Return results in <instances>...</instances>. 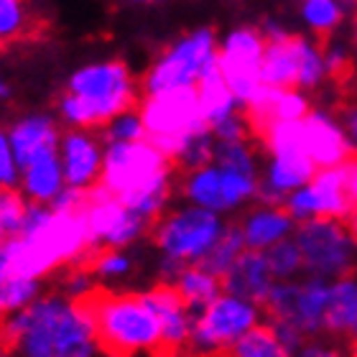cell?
Here are the masks:
<instances>
[{
    "label": "cell",
    "instance_id": "34",
    "mask_svg": "<svg viewBox=\"0 0 357 357\" xmlns=\"http://www.w3.org/2000/svg\"><path fill=\"white\" fill-rule=\"evenodd\" d=\"M266 253V261L275 281H294L304 275V261H301V250H298L296 240L286 238L281 243L271 245Z\"/></svg>",
    "mask_w": 357,
    "mask_h": 357
},
{
    "label": "cell",
    "instance_id": "10",
    "mask_svg": "<svg viewBox=\"0 0 357 357\" xmlns=\"http://www.w3.org/2000/svg\"><path fill=\"white\" fill-rule=\"evenodd\" d=\"M258 181L261 176H255V174L225 169L212 161L199 169L184 172L178 189L189 204H197V207L217 212V215H230V212H238L258 199Z\"/></svg>",
    "mask_w": 357,
    "mask_h": 357
},
{
    "label": "cell",
    "instance_id": "8",
    "mask_svg": "<svg viewBox=\"0 0 357 357\" xmlns=\"http://www.w3.org/2000/svg\"><path fill=\"white\" fill-rule=\"evenodd\" d=\"M329 281L317 275H301L294 281H275L268 298L263 301V314L271 324L296 329L306 340L324 335Z\"/></svg>",
    "mask_w": 357,
    "mask_h": 357
},
{
    "label": "cell",
    "instance_id": "33",
    "mask_svg": "<svg viewBox=\"0 0 357 357\" xmlns=\"http://www.w3.org/2000/svg\"><path fill=\"white\" fill-rule=\"evenodd\" d=\"M212 161L225 166V169L261 176V161H258V153H255L250 138H243V141H215V158Z\"/></svg>",
    "mask_w": 357,
    "mask_h": 357
},
{
    "label": "cell",
    "instance_id": "53",
    "mask_svg": "<svg viewBox=\"0 0 357 357\" xmlns=\"http://www.w3.org/2000/svg\"><path fill=\"white\" fill-rule=\"evenodd\" d=\"M352 38H355V44H357V18H355V29H352Z\"/></svg>",
    "mask_w": 357,
    "mask_h": 357
},
{
    "label": "cell",
    "instance_id": "5",
    "mask_svg": "<svg viewBox=\"0 0 357 357\" xmlns=\"http://www.w3.org/2000/svg\"><path fill=\"white\" fill-rule=\"evenodd\" d=\"M225 225H227L225 215L186 202L184 207L166 209L158 220H153L149 232L158 250V258L176 266H192L204 261V255L222 235Z\"/></svg>",
    "mask_w": 357,
    "mask_h": 357
},
{
    "label": "cell",
    "instance_id": "44",
    "mask_svg": "<svg viewBox=\"0 0 357 357\" xmlns=\"http://www.w3.org/2000/svg\"><path fill=\"white\" fill-rule=\"evenodd\" d=\"M324 56V67H327V77H340L350 67V52L342 44H327L321 49Z\"/></svg>",
    "mask_w": 357,
    "mask_h": 357
},
{
    "label": "cell",
    "instance_id": "26",
    "mask_svg": "<svg viewBox=\"0 0 357 357\" xmlns=\"http://www.w3.org/2000/svg\"><path fill=\"white\" fill-rule=\"evenodd\" d=\"M172 286L176 294L186 301V306L197 312L204 304H209L217 294H222V278L215 275L212 271L202 266V263H192V266H181L178 273L174 275Z\"/></svg>",
    "mask_w": 357,
    "mask_h": 357
},
{
    "label": "cell",
    "instance_id": "6",
    "mask_svg": "<svg viewBox=\"0 0 357 357\" xmlns=\"http://www.w3.org/2000/svg\"><path fill=\"white\" fill-rule=\"evenodd\" d=\"M291 238L296 240L304 261V275H317L324 281H335L355 273L357 268V240L344 220L317 217L296 222Z\"/></svg>",
    "mask_w": 357,
    "mask_h": 357
},
{
    "label": "cell",
    "instance_id": "52",
    "mask_svg": "<svg viewBox=\"0 0 357 357\" xmlns=\"http://www.w3.org/2000/svg\"><path fill=\"white\" fill-rule=\"evenodd\" d=\"M350 357H357V344H350Z\"/></svg>",
    "mask_w": 357,
    "mask_h": 357
},
{
    "label": "cell",
    "instance_id": "7",
    "mask_svg": "<svg viewBox=\"0 0 357 357\" xmlns=\"http://www.w3.org/2000/svg\"><path fill=\"white\" fill-rule=\"evenodd\" d=\"M138 112H141L143 126H146V138L172 161L186 138L194 130L207 126L202 120L197 87L151 92L143 97Z\"/></svg>",
    "mask_w": 357,
    "mask_h": 357
},
{
    "label": "cell",
    "instance_id": "50",
    "mask_svg": "<svg viewBox=\"0 0 357 357\" xmlns=\"http://www.w3.org/2000/svg\"><path fill=\"white\" fill-rule=\"evenodd\" d=\"M128 3H135V6H151V3H166V0H128Z\"/></svg>",
    "mask_w": 357,
    "mask_h": 357
},
{
    "label": "cell",
    "instance_id": "27",
    "mask_svg": "<svg viewBox=\"0 0 357 357\" xmlns=\"http://www.w3.org/2000/svg\"><path fill=\"white\" fill-rule=\"evenodd\" d=\"M261 79L271 87H296V36L266 41Z\"/></svg>",
    "mask_w": 357,
    "mask_h": 357
},
{
    "label": "cell",
    "instance_id": "14",
    "mask_svg": "<svg viewBox=\"0 0 357 357\" xmlns=\"http://www.w3.org/2000/svg\"><path fill=\"white\" fill-rule=\"evenodd\" d=\"M289 215L296 222L317 220V217H332V220H347L352 215V204L347 186H344V164L317 169L314 176L296 192H291L283 202Z\"/></svg>",
    "mask_w": 357,
    "mask_h": 357
},
{
    "label": "cell",
    "instance_id": "9",
    "mask_svg": "<svg viewBox=\"0 0 357 357\" xmlns=\"http://www.w3.org/2000/svg\"><path fill=\"white\" fill-rule=\"evenodd\" d=\"M217 33L209 26L189 31L178 36L158 54L143 77V92H164V89L197 87V79L209 61L217 56Z\"/></svg>",
    "mask_w": 357,
    "mask_h": 357
},
{
    "label": "cell",
    "instance_id": "13",
    "mask_svg": "<svg viewBox=\"0 0 357 357\" xmlns=\"http://www.w3.org/2000/svg\"><path fill=\"white\" fill-rule=\"evenodd\" d=\"M266 49V38L261 29L253 26H238L230 29L217 44V64L222 72L230 92L245 107L263 87L261 79V59Z\"/></svg>",
    "mask_w": 357,
    "mask_h": 357
},
{
    "label": "cell",
    "instance_id": "47",
    "mask_svg": "<svg viewBox=\"0 0 357 357\" xmlns=\"http://www.w3.org/2000/svg\"><path fill=\"white\" fill-rule=\"evenodd\" d=\"M261 33H263V38H266V41H281V38L291 36L289 31L283 29V26L278 21H273V18H268V21L263 23V26H261Z\"/></svg>",
    "mask_w": 357,
    "mask_h": 357
},
{
    "label": "cell",
    "instance_id": "41",
    "mask_svg": "<svg viewBox=\"0 0 357 357\" xmlns=\"http://www.w3.org/2000/svg\"><path fill=\"white\" fill-rule=\"evenodd\" d=\"M97 291V278L92 273V268L87 263H77L72 266L67 275H64V283H61V294H67L72 298H89Z\"/></svg>",
    "mask_w": 357,
    "mask_h": 357
},
{
    "label": "cell",
    "instance_id": "46",
    "mask_svg": "<svg viewBox=\"0 0 357 357\" xmlns=\"http://www.w3.org/2000/svg\"><path fill=\"white\" fill-rule=\"evenodd\" d=\"M344 186H347V194H350L352 204L357 207V156H352L347 164H344Z\"/></svg>",
    "mask_w": 357,
    "mask_h": 357
},
{
    "label": "cell",
    "instance_id": "21",
    "mask_svg": "<svg viewBox=\"0 0 357 357\" xmlns=\"http://www.w3.org/2000/svg\"><path fill=\"white\" fill-rule=\"evenodd\" d=\"M238 227L243 232L245 248H250V250H268L271 245L294 235L296 220L289 215V209L283 207V204L258 202L255 207H250L245 215L240 217Z\"/></svg>",
    "mask_w": 357,
    "mask_h": 357
},
{
    "label": "cell",
    "instance_id": "42",
    "mask_svg": "<svg viewBox=\"0 0 357 357\" xmlns=\"http://www.w3.org/2000/svg\"><path fill=\"white\" fill-rule=\"evenodd\" d=\"M209 130L215 135V141H243V138H250L253 126H250L245 112H232L230 118L215 123Z\"/></svg>",
    "mask_w": 357,
    "mask_h": 357
},
{
    "label": "cell",
    "instance_id": "2",
    "mask_svg": "<svg viewBox=\"0 0 357 357\" xmlns=\"http://www.w3.org/2000/svg\"><path fill=\"white\" fill-rule=\"evenodd\" d=\"M138 97L133 72L120 59H97L77 67L56 100V118L67 128H102L112 115L133 107Z\"/></svg>",
    "mask_w": 357,
    "mask_h": 357
},
{
    "label": "cell",
    "instance_id": "31",
    "mask_svg": "<svg viewBox=\"0 0 357 357\" xmlns=\"http://www.w3.org/2000/svg\"><path fill=\"white\" fill-rule=\"evenodd\" d=\"M243 253H245V240H243V232H240L238 222H227L225 225L222 235H220L217 243L212 245V250L204 255L202 266L222 278V275L235 266V261H238Z\"/></svg>",
    "mask_w": 357,
    "mask_h": 357
},
{
    "label": "cell",
    "instance_id": "45",
    "mask_svg": "<svg viewBox=\"0 0 357 357\" xmlns=\"http://www.w3.org/2000/svg\"><path fill=\"white\" fill-rule=\"evenodd\" d=\"M340 123H342L344 133H347V141H350L352 156H357V102L355 105H347V107H344Z\"/></svg>",
    "mask_w": 357,
    "mask_h": 357
},
{
    "label": "cell",
    "instance_id": "23",
    "mask_svg": "<svg viewBox=\"0 0 357 357\" xmlns=\"http://www.w3.org/2000/svg\"><path fill=\"white\" fill-rule=\"evenodd\" d=\"M273 286H275V278L271 273V268H268L266 253L263 250H250V248H245V253L240 255L238 261H235V266L222 275L225 291L238 294V296L248 298V301H255V304L261 306Z\"/></svg>",
    "mask_w": 357,
    "mask_h": 357
},
{
    "label": "cell",
    "instance_id": "55",
    "mask_svg": "<svg viewBox=\"0 0 357 357\" xmlns=\"http://www.w3.org/2000/svg\"><path fill=\"white\" fill-rule=\"evenodd\" d=\"M0 189H3V181H0Z\"/></svg>",
    "mask_w": 357,
    "mask_h": 357
},
{
    "label": "cell",
    "instance_id": "19",
    "mask_svg": "<svg viewBox=\"0 0 357 357\" xmlns=\"http://www.w3.org/2000/svg\"><path fill=\"white\" fill-rule=\"evenodd\" d=\"M18 169L59 149L61 123L49 112H23L6 128Z\"/></svg>",
    "mask_w": 357,
    "mask_h": 357
},
{
    "label": "cell",
    "instance_id": "15",
    "mask_svg": "<svg viewBox=\"0 0 357 357\" xmlns=\"http://www.w3.org/2000/svg\"><path fill=\"white\" fill-rule=\"evenodd\" d=\"M59 161L64 181L75 189H92L100 184L105 141L92 128H67L59 138Z\"/></svg>",
    "mask_w": 357,
    "mask_h": 357
},
{
    "label": "cell",
    "instance_id": "11",
    "mask_svg": "<svg viewBox=\"0 0 357 357\" xmlns=\"http://www.w3.org/2000/svg\"><path fill=\"white\" fill-rule=\"evenodd\" d=\"M174 161L153 146L149 138L130 143H105L100 186L126 199L128 194L138 192L156 176L172 172Z\"/></svg>",
    "mask_w": 357,
    "mask_h": 357
},
{
    "label": "cell",
    "instance_id": "22",
    "mask_svg": "<svg viewBox=\"0 0 357 357\" xmlns=\"http://www.w3.org/2000/svg\"><path fill=\"white\" fill-rule=\"evenodd\" d=\"M324 335L340 342L357 344V275H342L329 281Z\"/></svg>",
    "mask_w": 357,
    "mask_h": 357
},
{
    "label": "cell",
    "instance_id": "20",
    "mask_svg": "<svg viewBox=\"0 0 357 357\" xmlns=\"http://www.w3.org/2000/svg\"><path fill=\"white\" fill-rule=\"evenodd\" d=\"M253 126V133L263 130L268 123L278 120H301L312 110V102L304 89L298 87H271L263 84L250 102L243 107Z\"/></svg>",
    "mask_w": 357,
    "mask_h": 357
},
{
    "label": "cell",
    "instance_id": "36",
    "mask_svg": "<svg viewBox=\"0 0 357 357\" xmlns=\"http://www.w3.org/2000/svg\"><path fill=\"white\" fill-rule=\"evenodd\" d=\"M212 158H215V135H212L209 126H204L186 138L184 146L174 156V164L181 172H189V169H199L204 164H212Z\"/></svg>",
    "mask_w": 357,
    "mask_h": 357
},
{
    "label": "cell",
    "instance_id": "38",
    "mask_svg": "<svg viewBox=\"0 0 357 357\" xmlns=\"http://www.w3.org/2000/svg\"><path fill=\"white\" fill-rule=\"evenodd\" d=\"M41 296V278H8L0 281V319L29 306Z\"/></svg>",
    "mask_w": 357,
    "mask_h": 357
},
{
    "label": "cell",
    "instance_id": "1",
    "mask_svg": "<svg viewBox=\"0 0 357 357\" xmlns=\"http://www.w3.org/2000/svg\"><path fill=\"white\" fill-rule=\"evenodd\" d=\"M0 342L15 357H97L95 319L87 298L67 294L36 296L0 319Z\"/></svg>",
    "mask_w": 357,
    "mask_h": 357
},
{
    "label": "cell",
    "instance_id": "12",
    "mask_svg": "<svg viewBox=\"0 0 357 357\" xmlns=\"http://www.w3.org/2000/svg\"><path fill=\"white\" fill-rule=\"evenodd\" d=\"M82 212L95 253L102 248H130L146 238L151 230L149 220L135 215L133 209L126 207L115 194H110L100 184L87 189Z\"/></svg>",
    "mask_w": 357,
    "mask_h": 357
},
{
    "label": "cell",
    "instance_id": "56",
    "mask_svg": "<svg viewBox=\"0 0 357 357\" xmlns=\"http://www.w3.org/2000/svg\"><path fill=\"white\" fill-rule=\"evenodd\" d=\"M225 357H227V355H225Z\"/></svg>",
    "mask_w": 357,
    "mask_h": 357
},
{
    "label": "cell",
    "instance_id": "48",
    "mask_svg": "<svg viewBox=\"0 0 357 357\" xmlns=\"http://www.w3.org/2000/svg\"><path fill=\"white\" fill-rule=\"evenodd\" d=\"M10 92H13V89H10V82H8L6 75L0 72V102H6L8 97H10Z\"/></svg>",
    "mask_w": 357,
    "mask_h": 357
},
{
    "label": "cell",
    "instance_id": "37",
    "mask_svg": "<svg viewBox=\"0 0 357 357\" xmlns=\"http://www.w3.org/2000/svg\"><path fill=\"white\" fill-rule=\"evenodd\" d=\"M100 138L105 143H130L146 138V126H143L138 107H126L118 115H112L100 130Z\"/></svg>",
    "mask_w": 357,
    "mask_h": 357
},
{
    "label": "cell",
    "instance_id": "32",
    "mask_svg": "<svg viewBox=\"0 0 357 357\" xmlns=\"http://www.w3.org/2000/svg\"><path fill=\"white\" fill-rule=\"evenodd\" d=\"M327 79L321 46L309 36H296V87L317 89Z\"/></svg>",
    "mask_w": 357,
    "mask_h": 357
},
{
    "label": "cell",
    "instance_id": "16",
    "mask_svg": "<svg viewBox=\"0 0 357 357\" xmlns=\"http://www.w3.org/2000/svg\"><path fill=\"white\" fill-rule=\"evenodd\" d=\"M141 296L156 317L158 327H161L164 357H181L186 352L189 337H192L194 312L186 306L184 298L178 296L172 283H156L149 291H143Z\"/></svg>",
    "mask_w": 357,
    "mask_h": 357
},
{
    "label": "cell",
    "instance_id": "29",
    "mask_svg": "<svg viewBox=\"0 0 357 357\" xmlns=\"http://www.w3.org/2000/svg\"><path fill=\"white\" fill-rule=\"evenodd\" d=\"M227 357H291V350L281 342L275 329L263 319L232 344Z\"/></svg>",
    "mask_w": 357,
    "mask_h": 357
},
{
    "label": "cell",
    "instance_id": "25",
    "mask_svg": "<svg viewBox=\"0 0 357 357\" xmlns=\"http://www.w3.org/2000/svg\"><path fill=\"white\" fill-rule=\"evenodd\" d=\"M197 97H199L202 120L209 128L215 126V123H220V120L230 118L232 112L243 110L240 100L232 95L227 82H225L220 64H217V56L209 61L207 67H204V72L199 75V79H197Z\"/></svg>",
    "mask_w": 357,
    "mask_h": 357
},
{
    "label": "cell",
    "instance_id": "17",
    "mask_svg": "<svg viewBox=\"0 0 357 357\" xmlns=\"http://www.w3.org/2000/svg\"><path fill=\"white\" fill-rule=\"evenodd\" d=\"M301 143L317 169L342 166L352 158L342 123L327 110H309L301 118Z\"/></svg>",
    "mask_w": 357,
    "mask_h": 357
},
{
    "label": "cell",
    "instance_id": "35",
    "mask_svg": "<svg viewBox=\"0 0 357 357\" xmlns=\"http://www.w3.org/2000/svg\"><path fill=\"white\" fill-rule=\"evenodd\" d=\"M89 268L97 281H123L133 273L135 258L128 248H102L89 258Z\"/></svg>",
    "mask_w": 357,
    "mask_h": 357
},
{
    "label": "cell",
    "instance_id": "18",
    "mask_svg": "<svg viewBox=\"0 0 357 357\" xmlns=\"http://www.w3.org/2000/svg\"><path fill=\"white\" fill-rule=\"evenodd\" d=\"M317 166L306 156L304 149L271 151L266 166L261 169L258 181V202L268 204H283L291 192L304 186L314 176Z\"/></svg>",
    "mask_w": 357,
    "mask_h": 357
},
{
    "label": "cell",
    "instance_id": "24",
    "mask_svg": "<svg viewBox=\"0 0 357 357\" xmlns=\"http://www.w3.org/2000/svg\"><path fill=\"white\" fill-rule=\"evenodd\" d=\"M64 186H67V181H64V172H61V161L56 151L33 158L18 169V189L29 202L52 204Z\"/></svg>",
    "mask_w": 357,
    "mask_h": 357
},
{
    "label": "cell",
    "instance_id": "51",
    "mask_svg": "<svg viewBox=\"0 0 357 357\" xmlns=\"http://www.w3.org/2000/svg\"><path fill=\"white\" fill-rule=\"evenodd\" d=\"M0 357H15V355L10 352V347H6V344L0 342Z\"/></svg>",
    "mask_w": 357,
    "mask_h": 357
},
{
    "label": "cell",
    "instance_id": "49",
    "mask_svg": "<svg viewBox=\"0 0 357 357\" xmlns=\"http://www.w3.org/2000/svg\"><path fill=\"white\" fill-rule=\"evenodd\" d=\"M350 220V230H352V235H355V240H357V207L352 209V215L347 217Z\"/></svg>",
    "mask_w": 357,
    "mask_h": 357
},
{
    "label": "cell",
    "instance_id": "30",
    "mask_svg": "<svg viewBox=\"0 0 357 357\" xmlns=\"http://www.w3.org/2000/svg\"><path fill=\"white\" fill-rule=\"evenodd\" d=\"M298 18L314 36H327L344 21L342 0H298Z\"/></svg>",
    "mask_w": 357,
    "mask_h": 357
},
{
    "label": "cell",
    "instance_id": "28",
    "mask_svg": "<svg viewBox=\"0 0 357 357\" xmlns=\"http://www.w3.org/2000/svg\"><path fill=\"white\" fill-rule=\"evenodd\" d=\"M172 194H174V169L161 174V176H156L151 184H146L143 189H138V192L128 194L126 199H120V202H123L126 207L133 209L135 215H141L143 220H149V222L153 225V220H158V217L169 209Z\"/></svg>",
    "mask_w": 357,
    "mask_h": 357
},
{
    "label": "cell",
    "instance_id": "43",
    "mask_svg": "<svg viewBox=\"0 0 357 357\" xmlns=\"http://www.w3.org/2000/svg\"><path fill=\"white\" fill-rule=\"evenodd\" d=\"M0 181L3 186H18V164H15L6 128H0Z\"/></svg>",
    "mask_w": 357,
    "mask_h": 357
},
{
    "label": "cell",
    "instance_id": "4",
    "mask_svg": "<svg viewBox=\"0 0 357 357\" xmlns=\"http://www.w3.org/2000/svg\"><path fill=\"white\" fill-rule=\"evenodd\" d=\"M266 319L263 306L225 291L194 312L186 357H225L248 329Z\"/></svg>",
    "mask_w": 357,
    "mask_h": 357
},
{
    "label": "cell",
    "instance_id": "40",
    "mask_svg": "<svg viewBox=\"0 0 357 357\" xmlns=\"http://www.w3.org/2000/svg\"><path fill=\"white\" fill-rule=\"evenodd\" d=\"M29 3L26 0H0V44L21 38L29 29Z\"/></svg>",
    "mask_w": 357,
    "mask_h": 357
},
{
    "label": "cell",
    "instance_id": "39",
    "mask_svg": "<svg viewBox=\"0 0 357 357\" xmlns=\"http://www.w3.org/2000/svg\"><path fill=\"white\" fill-rule=\"evenodd\" d=\"M29 209V199L21 189L3 186L0 189V240L15 238L23 227V217Z\"/></svg>",
    "mask_w": 357,
    "mask_h": 357
},
{
    "label": "cell",
    "instance_id": "3",
    "mask_svg": "<svg viewBox=\"0 0 357 357\" xmlns=\"http://www.w3.org/2000/svg\"><path fill=\"white\" fill-rule=\"evenodd\" d=\"M87 304L102 352L120 357H164L161 327L141 294H110L97 289Z\"/></svg>",
    "mask_w": 357,
    "mask_h": 357
},
{
    "label": "cell",
    "instance_id": "54",
    "mask_svg": "<svg viewBox=\"0 0 357 357\" xmlns=\"http://www.w3.org/2000/svg\"><path fill=\"white\" fill-rule=\"evenodd\" d=\"M342 3H357V0H342Z\"/></svg>",
    "mask_w": 357,
    "mask_h": 357
}]
</instances>
